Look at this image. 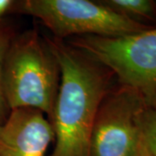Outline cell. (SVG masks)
Wrapping results in <instances>:
<instances>
[{
	"label": "cell",
	"instance_id": "obj_1",
	"mask_svg": "<svg viewBox=\"0 0 156 156\" xmlns=\"http://www.w3.org/2000/svg\"><path fill=\"white\" fill-rule=\"evenodd\" d=\"M60 70L52 126L51 156H89L90 140L101 103L109 91L104 67L61 40L47 39Z\"/></svg>",
	"mask_w": 156,
	"mask_h": 156
},
{
	"label": "cell",
	"instance_id": "obj_2",
	"mask_svg": "<svg viewBox=\"0 0 156 156\" xmlns=\"http://www.w3.org/2000/svg\"><path fill=\"white\" fill-rule=\"evenodd\" d=\"M60 70L49 45L30 30L11 41L3 69V89L8 108H35L51 122Z\"/></svg>",
	"mask_w": 156,
	"mask_h": 156
},
{
	"label": "cell",
	"instance_id": "obj_3",
	"mask_svg": "<svg viewBox=\"0 0 156 156\" xmlns=\"http://www.w3.org/2000/svg\"><path fill=\"white\" fill-rule=\"evenodd\" d=\"M70 44L108 69L146 108L156 109V27L122 37L82 36Z\"/></svg>",
	"mask_w": 156,
	"mask_h": 156
},
{
	"label": "cell",
	"instance_id": "obj_4",
	"mask_svg": "<svg viewBox=\"0 0 156 156\" xmlns=\"http://www.w3.org/2000/svg\"><path fill=\"white\" fill-rule=\"evenodd\" d=\"M15 5L19 12L38 18L56 38L69 36L122 37L153 28L117 14L101 1L25 0Z\"/></svg>",
	"mask_w": 156,
	"mask_h": 156
},
{
	"label": "cell",
	"instance_id": "obj_5",
	"mask_svg": "<svg viewBox=\"0 0 156 156\" xmlns=\"http://www.w3.org/2000/svg\"><path fill=\"white\" fill-rule=\"evenodd\" d=\"M144 107L128 88L109 89L96 115L89 156H149L139 123Z\"/></svg>",
	"mask_w": 156,
	"mask_h": 156
},
{
	"label": "cell",
	"instance_id": "obj_6",
	"mask_svg": "<svg viewBox=\"0 0 156 156\" xmlns=\"http://www.w3.org/2000/svg\"><path fill=\"white\" fill-rule=\"evenodd\" d=\"M54 137L52 123L44 113L13 109L0 125V156H46Z\"/></svg>",
	"mask_w": 156,
	"mask_h": 156
},
{
	"label": "cell",
	"instance_id": "obj_7",
	"mask_svg": "<svg viewBox=\"0 0 156 156\" xmlns=\"http://www.w3.org/2000/svg\"><path fill=\"white\" fill-rule=\"evenodd\" d=\"M117 14L134 22L146 24L156 21V2L152 0H104L101 1ZM148 25V24H147Z\"/></svg>",
	"mask_w": 156,
	"mask_h": 156
},
{
	"label": "cell",
	"instance_id": "obj_8",
	"mask_svg": "<svg viewBox=\"0 0 156 156\" xmlns=\"http://www.w3.org/2000/svg\"><path fill=\"white\" fill-rule=\"evenodd\" d=\"M139 123L149 156H156V109L144 107L140 112Z\"/></svg>",
	"mask_w": 156,
	"mask_h": 156
},
{
	"label": "cell",
	"instance_id": "obj_9",
	"mask_svg": "<svg viewBox=\"0 0 156 156\" xmlns=\"http://www.w3.org/2000/svg\"><path fill=\"white\" fill-rule=\"evenodd\" d=\"M11 44L9 32L0 28V122L3 123L8 116V107L6 104L3 89V69L5 56Z\"/></svg>",
	"mask_w": 156,
	"mask_h": 156
},
{
	"label": "cell",
	"instance_id": "obj_10",
	"mask_svg": "<svg viewBox=\"0 0 156 156\" xmlns=\"http://www.w3.org/2000/svg\"><path fill=\"white\" fill-rule=\"evenodd\" d=\"M14 5H15V2L12 0H0V19Z\"/></svg>",
	"mask_w": 156,
	"mask_h": 156
},
{
	"label": "cell",
	"instance_id": "obj_11",
	"mask_svg": "<svg viewBox=\"0 0 156 156\" xmlns=\"http://www.w3.org/2000/svg\"><path fill=\"white\" fill-rule=\"evenodd\" d=\"M0 125H1V122H0Z\"/></svg>",
	"mask_w": 156,
	"mask_h": 156
}]
</instances>
